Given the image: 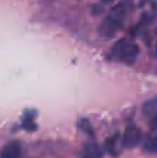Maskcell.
I'll list each match as a JSON object with an SVG mask.
<instances>
[{"label":"cell","mask_w":157,"mask_h":158,"mask_svg":"<svg viewBox=\"0 0 157 158\" xmlns=\"http://www.w3.org/2000/svg\"><path fill=\"white\" fill-rule=\"evenodd\" d=\"M132 4V0H120L114 6L99 26V35L104 39L113 38L123 27L124 19Z\"/></svg>","instance_id":"obj_1"},{"label":"cell","mask_w":157,"mask_h":158,"mask_svg":"<svg viewBox=\"0 0 157 158\" xmlns=\"http://www.w3.org/2000/svg\"><path fill=\"white\" fill-rule=\"evenodd\" d=\"M139 54V47L136 43L127 39L117 41L111 49L109 58L126 65H132Z\"/></svg>","instance_id":"obj_2"},{"label":"cell","mask_w":157,"mask_h":158,"mask_svg":"<svg viewBox=\"0 0 157 158\" xmlns=\"http://www.w3.org/2000/svg\"><path fill=\"white\" fill-rule=\"evenodd\" d=\"M143 137L142 131L135 125H130L125 131L122 137L123 148L126 149H133L140 143Z\"/></svg>","instance_id":"obj_3"},{"label":"cell","mask_w":157,"mask_h":158,"mask_svg":"<svg viewBox=\"0 0 157 158\" xmlns=\"http://www.w3.org/2000/svg\"><path fill=\"white\" fill-rule=\"evenodd\" d=\"M22 145L18 140H12L3 146L0 151V158H22Z\"/></svg>","instance_id":"obj_4"},{"label":"cell","mask_w":157,"mask_h":158,"mask_svg":"<svg viewBox=\"0 0 157 158\" xmlns=\"http://www.w3.org/2000/svg\"><path fill=\"white\" fill-rule=\"evenodd\" d=\"M81 158H103V150L95 142H87L82 148Z\"/></svg>","instance_id":"obj_5"},{"label":"cell","mask_w":157,"mask_h":158,"mask_svg":"<svg viewBox=\"0 0 157 158\" xmlns=\"http://www.w3.org/2000/svg\"><path fill=\"white\" fill-rule=\"evenodd\" d=\"M122 144V137L120 138L119 134H115L112 137H109L106 142V149L109 154L113 157H117L120 154Z\"/></svg>","instance_id":"obj_6"},{"label":"cell","mask_w":157,"mask_h":158,"mask_svg":"<svg viewBox=\"0 0 157 158\" xmlns=\"http://www.w3.org/2000/svg\"><path fill=\"white\" fill-rule=\"evenodd\" d=\"M143 114L146 119L152 120L157 117V97L146 100L143 105Z\"/></svg>","instance_id":"obj_7"},{"label":"cell","mask_w":157,"mask_h":158,"mask_svg":"<svg viewBox=\"0 0 157 158\" xmlns=\"http://www.w3.org/2000/svg\"><path fill=\"white\" fill-rule=\"evenodd\" d=\"M143 150L149 154H157V134L149 136L143 143Z\"/></svg>","instance_id":"obj_8"},{"label":"cell","mask_w":157,"mask_h":158,"mask_svg":"<svg viewBox=\"0 0 157 158\" xmlns=\"http://www.w3.org/2000/svg\"><path fill=\"white\" fill-rule=\"evenodd\" d=\"M77 126H78V129L82 133H83L86 135L89 136L90 138H94V137H95V133H94L92 124H91V123L89 122V120L88 119H79L78 120V123H77Z\"/></svg>","instance_id":"obj_9"},{"label":"cell","mask_w":157,"mask_h":158,"mask_svg":"<svg viewBox=\"0 0 157 158\" xmlns=\"http://www.w3.org/2000/svg\"><path fill=\"white\" fill-rule=\"evenodd\" d=\"M35 112L33 110L26 111L24 114V120H23V127L26 131H35V124L34 123V118H35Z\"/></svg>","instance_id":"obj_10"},{"label":"cell","mask_w":157,"mask_h":158,"mask_svg":"<svg viewBox=\"0 0 157 158\" xmlns=\"http://www.w3.org/2000/svg\"><path fill=\"white\" fill-rule=\"evenodd\" d=\"M102 1L104 2H106V3H107V2H110L111 0H102Z\"/></svg>","instance_id":"obj_11"},{"label":"cell","mask_w":157,"mask_h":158,"mask_svg":"<svg viewBox=\"0 0 157 158\" xmlns=\"http://www.w3.org/2000/svg\"><path fill=\"white\" fill-rule=\"evenodd\" d=\"M155 50H156V53H157V44H156V47H155Z\"/></svg>","instance_id":"obj_12"}]
</instances>
